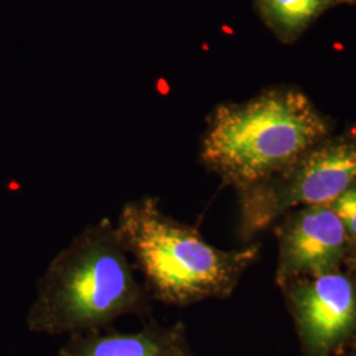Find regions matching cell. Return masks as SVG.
I'll list each match as a JSON object with an SVG mask.
<instances>
[{
    "instance_id": "obj_5",
    "label": "cell",
    "mask_w": 356,
    "mask_h": 356,
    "mask_svg": "<svg viewBox=\"0 0 356 356\" xmlns=\"http://www.w3.org/2000/svg\"><path fill=\"white\" fill-rule=\"evenodd\" d=\"M293 314L306 356H331L356 332L354 284L335 272L293 288Z\"/></svg>"
},
{
    "instance_id": "obj_10",
    "label": "cell",
    "mask_w": 356,
    "mask_h": 356,
    "mask_svg": "<svg viewBox=\"0 0 356 356\" xmlns=\"http://www.w3.org/2000/svg\"><path fill=\"white\" fill-rule=\"evenodd\" d=\"M351 356H356V344H355V348H354V353H353V355Z\"/></svg>"
},
{
    "instance_id": "obj_1",
    "label": "cell",
    "mask_w": 356,
    "mask_h": 356,
    "mask_svg": "<svg viewBox=\"0 0 356 356\" xmlns=\"http://www.w3.org/2000/svg\"><path fill=\"white\" fill-rule=\"evenodd\" d=\"M135 272L114 222L102 218L88 225L38 280L28 329L69 337L108 329L126 316L151 318L153 300Z\"/></svg>"
},
{
    "instance_id": "obj_8",
    "label": "cell",
    "mask_w": 356,
    "mask_h": 356,
    "mask_svg": "<svg viewBox=\"0 0 356 356\" xmlns=\"http://www.w3.org/2000/svg\"><path fill=\"white\" fill-rule=\"evenodd\" d=\"M330 3L331 0H261V8L272 26L293 35L302 31Z\"/></svg>"
},
{
    "instance_id": "obj_9",
    "label": "cell",
    "mask_w": 356,
    "mask_h": 356,
    "mask_svg": "<svg viewBox=\"0 0 356 356\" xmlns=\"http://www.w3.org/2000/svg\"><path fill=\"white\" fill-rule=\"evenodd\" d=\"M329 204L341 219L347 234L356 238V184L351 185Z\"/></svg>"
},
{
    "instance_id": "obj_6",
    "label": "cell",
    "mask_w": 356,
    "mask_h": 356,
    "mask_svg": "<svg viewBox=\"0 0 356 356\" xmlns=\"http://www.w3.org/2000/svg\"><path fill=\"white\" fill-rule=\"evenodd\" d=\"M348 234L330 204L307 206L282 231L277 277L334 272L347 248Z\"/></svg>"
},
{
    "instance_id": "obj_3",
    "label": "cell",
    "mask_w": 356,
    "mask_h": 356,
    "mask_svg": "<svg viewBox=\"0 0 356 356\" xmlns=\"http://www.w3.org/2000/svg\"><path fill=\"white\" fill-rule=\"evenodd\" d=\"M326 134L325 119L305 94L273 90L248 102L216 107L201 160L241 195L292 168Z\"/></svg>"
},
{
    "instance_id": "obj_2",
    "label": "cell",
    "mask_w": 356,
    "mask_h": 356,
    "mask_svg": "<svg viewBox=\"0 0 356 356\" xmlns=\"http://www.w3.org/2000/svg\"><path fill=\"white\" fill-rule=\"evenodd\" d=\"M115 226L153 302L169 306L229 297L259 254V245L216 248L198 229L166 216L153 195L124 204Z\"/></svg>"
},
{
    "instance_id": "obj_7",
    "label": "cell",
    "mask_w": 356,
    "mask_h": 356,
    "mask_svg": "<svg viewBox=\"0 0 356 356\" xmlns=\"http://www.w3.org/2000/svg\"><path fill=\"white\" fill-rule=\"evenodd\" d=\"M57 356H194L188 327L178 321L161 325L145 319L140 330L120 332L114 327L72 334Z\"/></svg>"
},
{
    "instance_id": "obj_4",
    "label": "cell",
    "mask_w": 356,
    "mask_h": 356,
    "mask_svg": "<svg viewBox=\"0 0 356 356\" xmlns=\"http://www.w3.org/2000/svg\"><path fill=\"white\" fill-rule=\"evenodd\" d=\"M356 181V138L316 145L292 168L239 195L244 239L300 204H329Z\"/></svg>"
}]
</instances>
